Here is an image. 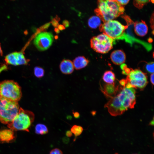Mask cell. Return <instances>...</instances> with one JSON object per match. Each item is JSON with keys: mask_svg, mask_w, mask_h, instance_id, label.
Returning a JSON list of instances; mask_svg holds the SVG:
<instances>
[{"mask_svg": "<svg viewBox=\"0 0 154 154\" xmlns=\"http://www.w3.org/2000/svg\"><path fill=\"white\" fill-rule=\"evenodd\" d=\"M135 91L133 88H123L117 96L123 108H133L136 103Z\"/></svg>", "mask_w": 154, "mask_h": 154, "instance_id": "8", "label": "cell"}, {"mask_svg": "<svg viewBox=\"0 0 154 154\" xmlns=\"http://www.w3.org/2000/svg\"><path fill=\"white\" fill-rule=\"evenodd\" d=\"M126 79L133 88L140 89L144 88L148 83L146 74L138 69H132Z\"/></svg>", "mask_w": 154, "mask_h": 154, "instance_id": "7", "label": "cell"}, {"mask_svg": "<svg viewBox=\"0 0 154 154\" xmlns=\"http://www.w3.org/2000/svg\"><path fill=\"white\" fill-rule=\"evenodd\" d=\"M119 82L120 85L122 86L123 88L125 87L127 82L126 79H122L120 80Z\"/></svg>", "mask_w": 154, "mask_h": 154, "instance_id": "29", "label": "cell"}, {"mask_svg": "<svg viewBox=\"0 0 154 154\" xmlns=\"http://www.w3.org/2000/svg\"><path fill=\"white\" fill-rule=\"evenodd\" d=\"M99 27L100 31L115 40L127 38L125 31L128 26L123 25L117 21H109L103 23Z\"/></svg>", "mask_w": 154, "mask_h": 154, "instance_id": "4", "label": "cell"}, {"mask_svg": "<svg viewBox=\"0 0 154 154\" xmlns=\"http://www.w3.org/2000/svg\"><path fill=\"white\" fill-rule=\"evenodd\" d=\"M34 119L35 115L32 112L20 108L17 114L12 122L7 124V126L13 131L29 132Z\"/></svg>", "mask_w": 154, "mask_h": 154, "instance_id": "2", "label": "cell"}, {"mask_svg": "<svg viewBox=\"0 0 154 154\" xmlns=\"http://www.w3.org/2000/svg\"><path fill=\"white\" fill-rule=\"evenodd\" d=\"M58 18L56 17L53 19L51 22L52 25L55 27H56L58 26V21L59 20Z\"/></svg>", "mask_w": 154, "mask_h": 154, "instance_id": "28", "label": "cell"}, {"mask_svg": "<svg viewBox=\"0 0 154 154\" xmlns=\"http://www.w3.org/2000/svg\"><path fill=\"white\" fill-rule=\"evenodd\" d=\"M54 37L52 33L44 32L38 33L36 36L33 43L39 50L43 51L48 49L52 45Z\"/></svg>", "mask_w": 154, "mask_h": 154, "instance_id": "9", "label": "cell"}, {"mask_svg": "<svg viewBox=\"0 0 154 154\" xmlns=\"http://www.w3.org/2000/svg\"><path fill=\"white\" fill-rule=\"evenodd\" d=\"M49 154H63L62 151L59 148H55L50 151Z\"/></svg>", "mask_w": 154, "mask_h": 154, "instance_id": "26", "label": "cell"}, {"mask_svg": "<svg viewBox=\"0 0 154 154\" xmlns=\"http://www.w3.org/2000/svg\"><path fill=\"white\" fill-rule=\"evenodd\" d=\"M112 1H116V0H109Z\"/></svg>", "mask_w": 154, "mask_h": 154, "instance_id": "41", "label": "cell"}, {"mask_svg": "<svg viewBox=\"0 0 154 154\" xmlns=\"http://www.w3.org/2000/svg\"><path fill=\"white\" fill-rule=\"evenodd\" d=\"M60 68L62 73L68 74L72 73L74 67L73 63L71 61L68 59H64L60 63Z\"/></svg>", "mask_w": 154, "mask_h": 154, "instance_id": "15", "label": "cell"}, {"mask_svg": "<svg viewBox=\"0 0 154 154\" xmlns=\"http://www.w3.org/2000/svg\"><path fill=\"white\" fill-rule=\"evenodd\" d=\"M63 26L64 27H67L69 26V22L66 20H65L63 22Z\"/></svg>", "mask_w": 154, "mask_h": 154, "instance_id": "35", "label": "cell"}, {"mask_svg": "<svg viewBox=\"0 0 154 154\" xmlns=\"http://www.w3.org/2000/svg\"><path fill=\"white\" fill-rule=\"evenodd\" d=\"M98 7L94 10L96 15L103 23L112 20L123 14L125 9L116 1L97 0Z\"/></svg>", "mask_w": 154, "mask_h": 154, "instance_id": "1", "label": "cell"}, {"mask_svg": "<svg viewBox=\"0 0 154 154\" xmlns=\"http://www.w3.org/2000/svg\"><path fill=\"white\" fill-rule=\"evenodd\" d=\"M149 124V125H154V119H153H153L150 122Z\"/></svg>", "mask_w": 154, "mask_h": 154, "instance_id": "37", "label": "cell"}, {"mask_svg": "<svg viewBox=\"0 0 154 154\" xmlns=\"http://www.w3.org/2000/svg\"></svg>", "mask_w": 154, "mask_h": 154, "instance_id": "42", "label": "cell"}, {"mask_svg": "<svg viewBox=\"0 0 154 154\" xmlns=\"http://www.w3.org/2000/svg\"><path fill=\"white\" fill-rule=\"evenodd\" d=\"M72 113L74 117L75 118L78 119L80 117V114L79 112H73Z\"/></svg>", "mask_w": 154, "mask_h": 154, "instance_id": "31", "label": "cell"}, {"mask_svg": "<svg viewBox=\"0 0 154 154\" xmlns=\"http://www.w3.org/2000/svg\"><path fill=\"white\" fill-rule=\"evenodd\" d=\"M103 80L107 84H112L115 80V76L114 74L111 71L105 72L103 76Z\"/></svg>", "mask_w": 154, "mask_h": 154, "instance_id": "18", "label": "cell"}, {"mask_svg": "<svg viewBox=\"0 0 154 154\" xmlns=\"http://www.w3.org/2000/svg\"><path fill=\"white\" fill-rule=\"evenodd\" d=\"M104 107L107 108L109 112L113 116L121 115L125 111L116 95L110 98Z\"/></svg>", "mask_w": 154, "mask_h": 154, "instance_id": "10", "label": "cell"}, {"mask_svg": "<svg viewBox=\"0 0 154 154\" xmlns=\"http://www.w3.org/2000/svg\"><path fill=\"white\" fill-rule=\"evenodd\" d=\"M110 59L113 63L116 65H119L123 64L125 62L126 56L122 50H116L111 53Z\"/></svg>", "mask_w": 154, "mask_h": 154, "instance_id": "12", "label": "cell"}, {"mask_svg": "<svg viewBox=\"0 0 154 154\" xmlns=\"http://www.w3.org/2000/svg\"><path fill=\"white\" fill-rule=\"evenodd\" d=\"M89 62V60L84 56H79L76 57L73 61L74 68L78 70L86 67Z\"/></svg>", "mask_w": 154, "mask_h": 154, "instance_id": "16", "label": "cell"}, {"mask_svg": "<svg viewBox=\"0 0 154 154\" xmlns=\"http://www.w3.org/2000/svg\"><path fill=\"white\" fill-rule=\"evenodd\" d=\"M55 31L56 33H58L59 32V31L58 29H56Z\"/></svg>", "mask_w": 154, "mask_h": 154, "instance_id": "39", "label": "cell"}, {"mask_svg": "<svg viewBox=\"0 0 154 154\" xmlns=\"http://www.w3.org/2000/svg\"><path fill=\"white\" fill-rule=\"evenodd\" d=\"M100 88L101 91L104 95L110 98L116 96L119 91L123 88L116 85L115 82L112 84H105L103 86H100Z\"/></svg>", "mask_w": 154, "mask_h": 154, "instance_id": "11", "label": "cell"}, {"mask_svg": "<svg viewBox=\"0 0 154 154\" xmlns=\"http://www.w3.org/2000/svg\"><path fill=\"white\" fill-rule=\"evenodd\" d=\"M14 131L10 129H5L0 131V142L10 143L15 139Z\"/></svg>", "mask_w": 154, "mask_h": 154, "instance_id": "14", "label": "cell"}, {"mask_svg": "<svg viewBox=\"0 0 154 154\" xmlns=\"http://www.w3.org/2000/svg\"><path fill=\"white\" fill-rule=\"evenodd\" d=\"M5 60L6 63L14 66H17V52L10 53L6 56Z\"/></svg>", "mask_w": 154, "mask_h": 154, "instance_id": "19", "label": "cell"}, {"mask_svg": "<svg viewBox=\"0 0 154 154\" xmlns=\"http://www.w3.org/2000/svg\"><path fill=\"white\" fill-rule=\"evenodd\" d=\"M22 96L21 88L17 82L9 80L0 82V96L18 102Z\"/></svg>", "mask_w": 154, "mask_h": 154, "instance_id": "5", "label": "cell"}, {"mask_svg": "<svg viewBox=\"0 0 154 154\" xmlns=\"http://www.w3.org/2000/svg\"><path fill=\"white\" fill-rule=\"evenodd\" d=\"M69 140V139L68 137H64L62 138V141L65 143H68Z\"/></svg>", "mask_w": 154, "mask_h": 154, "instance_id": "33", "label": "cell"}, {"mask_svg": "<svg viewBox=\"0 0 154 154\" xmlns=\"http://www.w3.org/2000/svg\"><path fill=\"white\" fill-rule=\"evenodd\" d=\"M100 18L97 16H93L90 17L88 21V26L92 29H96L101 24Z\"/></svg>", "mask_w": 154, "mask_h": 154, "instance_id": "17", "label": "cell"}, {"mask_svg": "<svg viewBox=\"0 0 154 154\" xmlns=\"http://www.w3.org/2000/svg\"><path fill=\"white\" fill-rule=\"evenodd\" d=\"M34 73L35 76L38 78H40L44 76V71L42 68L36 66L34 68Z\"/></svg>", "mask_w": 154, "mask_h": 154, "instance_id": "24", "label": "cell"}, {"mask_svg": "<svg viewBox=\"0 0 154 154\" xmlns=\"http://www.w3.org/2000/svg\"><path fill=\"white\" fill-rule=\"evenodd\" d=\"M4 68H4V67H3V68H1L0 69V72H1L2 70H3L5 69H4Z\"/></svg>", "mask_w": 154, "mask_h": 154, "instance_id": "40", "label": "cell"}, {"mask_svg": "<svg viewBox=\"0 0 154 154\" xmlns=\"http://www.w3.org/2000/svg\"><path fill=\"white\" fill-rule=\"evenodd\" d=\"M19 108L17 102L0 96V121L5 124L11 123L17 114Z\"/></svg>", "mask_w": 154, "mask_h": 154, "instance_id": "3", "label": "cell"}, {"mask_svg": "<svg viewBox=\"0 0 154 154\" xmlns=\"http://www.w3.org/2000/svg\"><path fill=\"white\" fill-rule=\"evenodd\" d=\"M154 73H152L150 75V80L151 83L153 85H154Z\"/></svg>", "mask_w": 154, "mask_h": 154, "instance_id": "34", "label": "cell"}, {"mask_svg": "<svg viewBox=\"0 0 154 154\" xmlns=\"http://www.w3.org/2000/svg\"><path fill=\"white\" fill-rule=\"evenodd\" d=\"M151 1L153 2L152 0H133V4L137 8L141 9L145 5Z\"/></svg>", "mask_w": 154, "mask_h": 154, "instance_id": "23", "label": "cell"}, {"mask_svg": "<svg viewBox=\"0 0 154 154\" xmlns=\"http://www.w3.org/2000/svg\"><path fill=\"white\" fill-rule=\"evenodd\" d=\"M133 25L134 32L137 35L143 37L147 33L148 28L144 21L141 20L139 21H136L134 23Z\"/></svg>", "mask_w": 154, "mask_h": 154, "instance_id": "13", "label": "cell"}, {"mask_svg": "<svg viewBox=\"0 0 154 154\" xmlns=\"http://www.w3.org/2000/svg\"><path fill=\"white\" fill-rule=\"evenodd\" d=\"M0 54L2 55L3 54V51L1 48V44H0Z\"/></svg>", "mask_w": 154, "mask_h": 154, "instance_id": "38", "label": "cell"}, {"mask_svg": "<svg viewBox=\"0 0 154 154\" xmlns=\"http://www.w3.org/2000/svg\"><path fill=\"white\" fill-rule=\"evenodd\" d=\"M154 62H151L147 63L145 66V69L147 72L150 73H154Z\"/></svg>", "mask_w": 154, "mask_h": 154, "instance_id": "25", "label": "cell"}, {"mask_svg": "<svg viewBox=\"0 0 154 154\" xmlns=\"http://www.w3.org/2000/svg\"><path fill=\"white\" fill-rule=\"evenodd\" d=\"M129 1V0H116L119 4L123 6L127 4Z\"/></svg>", "mask_w": 154, "mask_h": 154, "instance_id": "27", "label": "cell"}, {"mask_svg": "<svg viewBox=\"0 0 154 154\" xmlns=\"http://www.w3.org/2000/svg\"><path fill=\"white\" fill-rule=\"evenodd\" d=\"M115 40L103 33L93 37L90 41L91 47L96 52L104 54L113 48Z\"/></svg>", "mask_w": 154, "mask_h": 154, "instance_id": "6", "label": "cell"}, {"mask_svg": "<svg viewBox=\"0 0 154 154\" xmlns=\"http://www.w3.org/2000/svg\"><path fill=\"white\" fill-rule=\"evenodd\" d=\"M154 13H153L152 15H151V18L150 19V22L151 24V27H152L151 28L153 30V24H154Z\"/></svg>", "mask_w": 154, "mask_h": 154, "instance_id": "30", "label": "cell"}, {"mask_svg": "<svg viewBox=\"0 0 154 154\" xmlns=\"http://www.w3.org/2000/svg\"><path fill=\"white\" fill-rule=\"evenodd\" d=\"M58 29L60 30H62L65 29V27L62 25H59L58 26Z\"/></svg>", "mask_w": 154, "mask_h": 154, "instance_id": "36", "label": "cell"}, {"mask_svg": "<svg viewBox=\"0 0 154 154\" xmlns=\"http://www.w3.org/2000/svg\"><path fill=\"white\" fill-rule=\"evenodd\" d=\"M17 65L27 64L29 62L24 54L21 52H17Z\"/></svg>", "mask_w": 154, "mask_h": 154, "instance_id": "22", "label": "cell"}, {"mask_svg": "<svg viewBox=\"0 0 154 154\" xmlns=\"http://www.w3.org/2000/svg\"><path fill=\"white\" fill-rule=\"evenodd\" d=\"M35 133L37 134L43 135L47 134L48 132V130L45 125L38 123L35 126Z\"/></svg>", "mask_w": 154, "mask_h": 154, "instance_id": "20", "label": "cell"}, {"mask_svg": "<svg viewBox=\"0 0 154 154\" xmlns=\"http://www.w3.org/2000/svg\"><path fill=\"white\" fill-rule=\"evenodd\" d=\"M83 131V128L81 126L74 125L70 129V131L72 133L74 134L75 136L74 141L76 140V138L77 137L81 135Z\"/></svg>", "mask_w": 154, "mask_h": 154, "instance_id": "21", "label": "cell"}, {"mask_svg": "<svg viewBox=\"0 0 154 154\" xmlns=\"http://www.w3.org/2000/svg\"><path fill=\"white\" fill-rule=\"evenodd\" d=\"M66 135L68 137H70L72 135V133L70 131L68 130L66 132Z\"/></svg>", "mask_w": 154, "mask_h": 154, "instance_id": "32", "label": "cell"}]
</instances>
